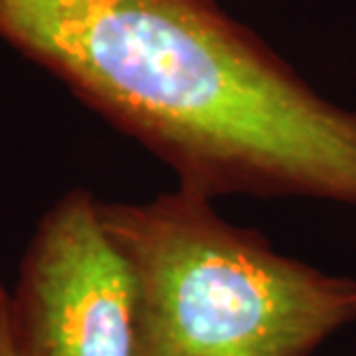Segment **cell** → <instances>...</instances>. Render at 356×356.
<instances>
[{"label":"cell","instance_id":"obj_1","mask_svg":"<svg viewBox=\"0 0 356 356\" xmlns=\"http://www.w3.org/2000/svg\"><path fill=\"white\" fill-rule=\"evenodd\" d=\"M0 40L204 197L356 206V111L218 0H0Z\"/></svg>","mask_w":356,"mask_h":356},{"label":"cell","instance_id":"obj_2","mask_svg":"<svg viewBox=\"0 0 356 356\" xmlns=\"http://www.w3.org/2000/svg\"><path fill=\"white\" fill-rule=\"evenodd\" d=\"M97 209L132 277L137 356H310L356 322L354 277L277 252L211 197Z\"/></svg>","mask_w":356,"mask_h":356},{"label":"cell","instance_id":"obj_3","mask_svg":"<svg viewBox=\"0 0 356 356\" xmlns=\"http://www.w3.org/2000/svg\"><path fill=\"white\" fill-rule=\"evenodd\" d=\"M97 204L70 190L42 216L10 294L14 356H137L132 277Z\"/></svg>","mask_w":356,"mask_h":356},{"label":"cell","instance_id":"obj_4","mask_svg":"<svg viewBox=\"0 0 356 356\" xmlns=\"http://www.w3.org/2000/svg\"><path fill=\"white\" fill-rule=\"evenodd\" d=\"M0 356H14L10 336V291L0 284Z\"/></svg>","mask_w":356,"mask_h":356}]
</instances>
